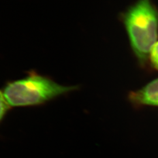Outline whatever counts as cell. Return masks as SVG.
I'll use <instances>...</instances> for the list:
<instances>
[{
	"mask_svg": "<svg viewBox=\"0 0 158 158\" xmlns=\"http://www.w3.org/2000/svg\"><path fill=\"white\" fill-rule=\"evenodd\" d=\"M77 89V86L60 85L35 71L23 79L10 81L1 90L10 107L35 106Z\"/></svg>",
	"mask_w": 158,
	"mask_h": 158,
	"instance_id": "cell-1",
	"label": "cell"
},
{
	"mask_svg": "<svg viewBox=\"0 0 158 158\" xmlns=\"http://www.w3.org/2000/svg\"><path fill=\"white\" fill-rule=\"evenodd\" d=\"M123 21L137 59L145 65L158 37V11L151 0H139L125 14Z\"/></svg>",
	"mask_w": 158,
	"mask_h": 158,
	"instance_id": "cell-2",
	"label": "cell"
},
{
	"mask_svg": "<svg viewBox=\"0 0 158 158\" xmlns=\"http://www.w3.org/2000/svg\"><path fill=\"white\" fill-rule=\"evenodd\" d=\"M129 98L136 105L158 106V79L153 80L138 90L131 92Z\"/></svg>",
	"mask_w": 158,
	"mask_h": 158,
	"instance_id": "cell-3",
	"label": "cell"
},
{
	"mask_svg": "<svg viewBox=\"0 0 158 158\" xmlns=\"http://www.w3.org/2000/svg\"><path fill=\"white\" fill-rule=\"evenodd\" d=\"M149 59L153 66L158 70V41H157L151 51Z\"/></svg>",
	"mask_w": 158,
	"mask_h": 158,
	"instance_id": "cell-4",
	"label": "cell"
},
{
	"mask_svg": "<svg viewBox=\"0 0 158 158\" xmlns=\"http://www.w3.org/2000/svg\"><path fill=\"white\" fill-rule=\"evenodd\" d=\"M10 108L6 102L0 90V123L4 118V116Z\"/></svg>",
	"mask_w": 158,
	"mask_h": 158,
	"instance_id": "cell-5",
	"label": "cell"
}]
</instances>
